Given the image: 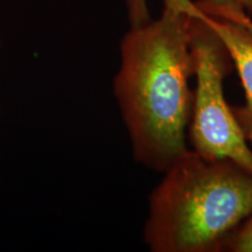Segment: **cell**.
<instances>
[{"label":"cell","instance_id":"5b68a950","mask_svg":"<svg viewBox=\"0 0 252 252\" xmlns=\"http://www.w3.org/2000/svg\"><path fill=\"white\" fill-rule=\"evenodd\" d=\"M195 4L204 13L243 25L252 32V18L243 8L229 0H198Z\"/></svg>","mask_w":252,"mask_h":252},{"label":"cell","instance_id":"6da1fadb","mask_svg":"<svg viewBox=\"0 0 252 252\" xmlns=\"http://www.w3.org/2000/svg\"><path fill=\"white\" fill-rule=\"evenodd\" d=\"M191 15L185 0H163L159 19L130 27L121 41L113 91L141 165L165 172L189 150L193 111Z\"/></svg>","mask_w":252,"mask_h":252},{"label":"cell","instance_id":"52a82bcc","mask_svg":"<svg viewBox=\"0 0 252 252\" xmlns=\"http://www.w3.org/2000/svg\"><path fill=\"white\" fill-rule=\"evenodd\" d=\"M124 2L130 27L140 26L152 19L147 0H124Z\"/></svg>","mask_w":252,"mask_h":252},{"label":"cell","instance_id":"3957f363","mask_svg":"<svg viewBox=\"0 0 252 252\" xmlns=\"http://www.w3.org/2000/svg\"><path fill=\"white\" fill-rule=\"evenodd\" d=\"M191 15L190 45L196 90L189 123L193 151L212 159L237 163L252 174V149L224 97L223 82L234 63L224 43L200 17Z\"/></svg>","mask_w":252,"mask_h":252},{"label":"cell","instance_id":"ba28073f","mask_svg":"<svg viewBox=\"0 0 252 252\" xmlns=\"http://www.w3.org/2000/svg\"><path fill=\"white\" fill-rule=\"evenodd\" d=\"M229 1H232L234 4L238 5L239 7L243 8L252 18V0H229Z\"/></svg>","mask_w":252,"mask_h":252},{"label":"cell","instance_id":"277c9868","mask_svg":"<svg viewBox=\"0 0 252 252\" xmlns=\"http://www.w3.org/2000/svg\"><path fill=\"white\" fill-rule=\"evenodd\" d=\"M187 6L219 35L232 60L247 99L245 105L235 108L234 112L242 130L247 133L252 130V32L236 21L204 13L191 0H187Z\"/></svg>","mask_w":252,"mask_h":252},{"label":"cell","instance_id":"8992f818","mask_svg":"<svg viewBox=\"0 0 252 252\" xmlns=\"http://www.w3.org/2000/svg\"><path fill=\"white\" fill-rule=\"evenodd\" d=\"M222 251L252 252V214L226 236Z\"/></svg>","mask_w":252,"mask_h":252},{"label":"cell","instance_id":"7a4b0ae2","mask_svg":"<svg viewBox=\"0 0 252 252\" xmlns=\"http://www.w3.org/2000/svg\"><path fill=\"white\" fill-rule=\"evenodd\" d=\"M150 196L144 241L153 252H220L252 214V174L188 150Z\"/></svg>","mask_w":252,"mask_h":252},{"label":"cell","instance_id":"9c48e42d","mask_svg":"<svg viewBox=\"0 0 252 252\" xmlns=\"http://www.w3.org/2000/svg\"><path fill=\"white\" fill-rule=\"evenodd\" d=\"M245 137L248 138L249 143H251V144H252V130H251V131H249V132H247V133H245Z\"/></svg>","mask_w":252,"mask_h":252}]
</instances>
